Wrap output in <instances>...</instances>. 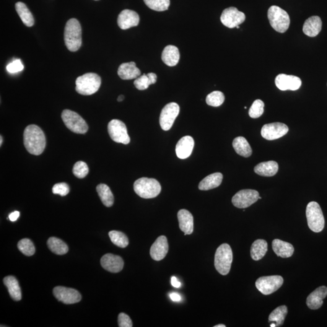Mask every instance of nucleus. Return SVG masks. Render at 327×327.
<instances>
[{"label":"nucleus","mask_w":327,"mask_h":327,"mask_svg":"<svg viewBox=\"0 0 327 327\" xmlns=\"http://www.w3.org/2000/svg\"><path fill=\"white\" fill-rule=\"evenodd\" d=\"M24 144L30 154L40 155L44 152L46 145L45 135L40 127L32 124L24 132Z\"/></svg>","instance_id":"1"},{"label":"nucleus","mask_w":327,"mask_h":327,"mask_svg":"<svg viewBox=\"0 0 327 327\" xmlns=\"http://www.w3.org/2000/svg\"><path fill=\"white\" fill-rule=\"evenodd\" d=\"M64 42L67 48L71 52H76L82 44V27L79 21L72 18L67 22L64 29Z\"/></svg>","instance_id":"2"},{"label":"nucleus","mask_w":327,"mask_h":327,"mask_svg":"<svg viewBox=\"0 0 327 327\" xmlns=\"http://www.w3.org/2000/svg\"><path fill=\"white\" fill-rule=\"evenodd\" d=\"M134 191L141 198H154L159 195L162 191V186L155 179L141 178L135 182Z\"/></svg>","instance_id":"3"},{"label":"nucleus","mask_w":327,"mask_h":327,"mask_svg":"<svg viewBox=\"0 0 327 327\" xmlns=\"http://www.w3.org/2000/svg\"><path fill=\"white\" fill-rule=\"evenodd\" d=\"M101 84L99 75L94 73H87L77 78L76 91L82 95H93L99 90Z\"/></svg>","instance_id":"4"},{"label":"nucleus","mask_w":327,"mask_h":327,"mask_svg":"<svg viewBox=\"0 0 327 327\" xmlns=\"http://www.w3.org/2000/svg\"><path fill=\"white\" fill-rule=\"evenodd\" d=\"M268 18L271 27L277 32L284 33L289 28V15L284 9L277 6H272L268 10Z\"/></svg>","instance_id":"5"},{"label":"nucleus","mask_w":327,"mask_h":327,"mask_svg":"<svg viewBox=\"0 0 327 327\" xmlns=\"http://www.w3.org/2000/svg\"><path fill=\"white\" fill-rule=\"evenodd\" d=\"M233 261V252L230 246L223 244L218 248L215 256V267L217 271L222 275L229 272Z\"/></svg>","instance_id":"6"},{"label":"nucleus","mask_w":327,"mask_h":327,"mask_svg":"<svg viewBox=\"0 0 327 327\" xmlns=\"http://www.w3.org/2000/svg\"><path fill=\"white\" fill-rule=\"evenodd\" d=\"M308 225L311 230L319 233L323 230L325 225V219L320 206L317 202H309L306 209Z\"/></svg>","instance_id":"7"},{"label":"nucleus","mask_w":327,"mask_h":327,"mask_svg":"<svg viewBox=\"0 0 327 327\" xmlns=\"http://www.w3.org/2000/svg\"><path fill=\"white\" fill-rule=\"evenodd\" d=\"M61 117L65 125L74 133L84 134L89 129L84 119L74 111L66 109L62 113Z\"/></svg>","instance_id":"8"},{"label":"nucleus","mask_w":327,"mask_h":327,"mask_svg":"<svg viewBox=\"0 0 327 327\" xmlns=\"http://www.w3.org/2000/svg\"><path fill=\"white\" fill-rule=\"evenodd\" d=\"M284 279L281 276H263L259 277L256 281V287L259 292L264 295H269L276 292L281 287Z\"/></svg>","instance_id":"9"},{"label":"nucleus","mask_w":327,"mask_h":327,"mask_svg":"<svg viewBox=\"0 0 327 327\" xmlns=\"http://www.w3.org/2000/svg\"><path fill=\"white\" fill-rule=\"evenodd\" d=\"M108 132L113 141L128 144L131 141L126 124L118 119H112L108 124Z\"/></svg>","instance_id":"10"},{"label":"nucleus","mask_w":327,"mask_h":327,"mask_svg":"<svg viewBox=\"0 0 327 327\" xmlns=\"http://www.w3.org/2000/svg\"><path fill=\"white\" fill-rule=\"evenodd\" d=\"M258 191L251 189H245L236 193L233 197L232 201L233 206L238 209H246L255 203L259 199Z\"/></svg>","instance_id":"11"},{"label":"nucleus","mask_w":327,"mask_h":327,"mask_svg":"<svg viewBox=\"0 0 327 327\" xmlns=\"http://www.w3.org/2000/svg\"><path fill=\"white\" fill-rule=\"evenodd\" d=\"M180 106L175 103H168L163 109L160 115V123L164 131H169L172 128L174 121L180 113Z\"/></svg>","instance_id":"12"},{"label":"nucleus","mask_w":327,"mask_h":327,"mask_svg":"<svg viewBox=\"0 0 327 327\" xmlns=\"http://www.w3.org/2000/svg\"><path fill=\"white\" fill-rule=\"evenodd\" d=\"M245 20V15L239 11L235 7H230L223 10L220 21L223 25L228 28H234L242 24Z\"/></svg>","instance_id":"13"},{"label":"nucleus","mask_w":327,"mask_h":327,"mask_svg":"<svg viewBox=\"0 0 327 327\" xmlns=\"http://www.w3.org/2000/svg\"><path fill=\"white\" fill-rule=\"evenodd\" d=\"M289 132V127L285 124L273 123L265 124L261 129V136L267 140H274L284 136Z\"/></svg>","instance_id":"14"},{"label":"nucleus","mask_w":327,"mask_h":327,"mask_svg":"<svg viewBox=\"0 0 327 327\" xmlns=\"http://www.w3.org/2000/svg\"><path fill=\"white\" fill-rule=\"evenodd\" d=\"M54 295L57 300L66 304H74L82 300L80 293L71 288L56 287L54 289Z\"/></svg>","instance_id":"15"},{"label":"nucleus","mask_w":327,"mask_h":327,"mask_svg":"<svg viewBox=\"0 0 327 327\" xmlns=\"http://www.w3.org/2000/svg\"><path fill=\"white\" fill-rule=\"evenodd\" d=\"M275 84L279 90L294 91L300 89L302 82L299 77L282 74L275 79Z\"/></svg>","instance_id":"16"},{"label":"nucleus","mask_w":327,"mask_h":327,"mask_svg":"<svg viewBox=\"0 0 327 327\" xmlns=\"http://www.w3.org/2000/svg\"><path fill=\"white\" fill-rule=\"evenodd\" d=\"M101 264L106 271L116 273L123 270L124 263L120 256L108 253L101 258Z\"/></svg>","instance_id":"17"},{"label":"nucleus","mask_w":327,"mask_h":327,"mask_svg":"<svg viewBox=\"0 0 327 327\" xmlns=\"http://www.w3.org/2000/svg\"><path fill=\"white\" fill-rule=\"evenodd\" d=\"M168 245L167 238L161 236L157 238L150 248V254L155 261H160L165 258L168 253Z\"/></svg>","instance_id":"18"},{"label":"nucleus","mask_w":327,"mask_h":327,"mask_svg":"<svg viewBox=\"0 0 327 327\" xmlns=\"http://www.w3.org/2000/svg\"><path fill=\"white\" fill-rule=\"evenodd\" d=\"M139 17L134 10L125 9L119 14L118 25L121 29L126 30L139 25Z\"/></svg>","instance_id":"19"},{"label":"nucleus","mask_w":327,"mask_h":327,"mask_svg":"<svg viewBox=\"0 0 327 327\" xmlns=\"http://www.w3.org/2000/svg\"><path fill=\"white\" fill-rule=\"evenodd\" d=\"M327 296V287L321 286L318 288L310 295L307 298V305L311 310H318L323 304V300Z\"/></svg>","instance_id":"20"},{"label":"nucleus","mask_w":327,"mask_h":327,"mask_svg":"<svg viewBox=\"0 0 327 327\" xmlns=\"http://www.w3.org/2000/svg\"><path fill=\"white\" fill-rule=\"evenodd\" d=\"M194 142L193 137L186 136L178 142L176 145V154L180 159H186L191 154L194 147Z\"/></svg>","instance_id":"21"},{"label":"nucleus","mask_w":327,"mask_h":327,"mask_svg":"<svg viewBox=\"0 0 327 327\" xmlns=\"http://www.w3.org/2000/svg\"><path fill=\"white\" fill-rule=\"evenodd\" d=\"M179 225L184 235H191L193 232V217L190 212L185 209L178 213Z\"/></svg>","instance_id":"22"},{"label":"nucleus","mask_w":327,"mask_h":327,"mask_svg":"<svg viewBox=\"0 0 327 327\" xmlns=\"http://www.w3.org/2000/svg\"><path fill=\"white\" fill-rule=\"evenodd\" d=\"M118 74L121 79L124 80L136 79L141 75V71L137 68L136 63H123L119 66Z\"/></svg>","instance_id":"23"},{"label":"nucleus","mask_w":327,"mask_h":327,"mask_svg":"<svg viewBox=\"0 0 327 327\" xmlns=\"http://www.w3.org/2000/svg\"><path fill=\"white\" fill-rule=\"evenodd\" d=\"M322 21L318 16H312L305 21L303 26V32L310 37H315L322 29Z\"/></svg>","instance_id":"24"},{"label":"nucleus","mask_w":327,"mask_h":327,"mask_svg":"<svg viewBox=\"0 0 327 327\" xmlns=\"http://www.w3.org/2000/svg\"><path fill=\"white\" fill-rule=\"evenodd\" d=\"M272 248L277 256L283 258H290L295 251L294 247L291 244L278 239L272 241Z\"/></svg>","instance_id":"25"},{"label":"nucleus","mask_w":327,"mask_h":327,"mask_svg":"<svg viewBox=\"0 0 327 327\" xmlns=\"http://www.w3.org/2000/svg\"><path fill=\"white\" fill-rule=\"evenodd\" d=\"M180 58V52L175 46H166L162 53V60L168 66H176Z\"/></svg>","instance_id":"26"},{"label":"nucleus","mask_w":327,"mask_h":327,"mask_svg":"<svg viewBox=\"0 0 327 327\" xmlns=\"http://www.w3.org/2000/svg\"><path fill=\"white\" fill-rule=\"evenodd\" d=\"M278 164L273 161L258 164L254 168V172L262 176H272L278 171Z\"/></svg>","instance_id":"27"},{"label":"nucleus","mask_w":327,"mask_h":327,"mask_svg":"<svg viewBox=\"0 0 327 327\" xmlns=\"http://www.w3.org/2000/svg\"><path fill=\"white\" fill-rule=\"evenodd\" d=\"M222 173H212L200 182L198 188L201 191H209L217 188L222 183Z\"/></svg>","instance_id":"28"},{"label":"nucleus","mask_w":327,"mask_h":327,"mask_svg":"<svg viewBox=\"0 0 327 327\" xmlns=\"http://www.w3.org/2000/svg\"><path fill=\"white\" fill-rule=\"evenodd\" d=\"M4 284L8 289L10 297L14 300L19 301L22 300V290L19 283L14 276H8L3 279Z\"/></svg>","instance_id":"29"},{"label":"nucleus","mask_w":327,"mask_h":327,"mask_svg":"<svg viewBox=\"0 0 327 327\" xmlns=\"http://www.w3.org/2000/svg\"><path fill=\"white\" fill-rule=\"evenodd\" d=\"M233 147L238 155L248 158L252 154V149L245 137L238 136L233 140Z\"/></svg>","instance_id":"30"},{"label":"nucleus","mask_w":327,"mask_h":327,"mask_svg":"<svg viewBox=\"0 0 327 327\" xmlns=\"http://www.w3.org/2000/svg\"><path fill=\"white\" fill-rule=\"evenodd\" d=\"M15 9L23 23L27 27H33L35 23L34 18L27 5L22 2H18L15 4Z\"/></svg>","instance_id":"31"},{"label":"nucleus","mask_w":327,"mask_h":327,"mask_svg":"<svg viewBox=\"0 0 327 327\" xmlns=\"http://www.w3.org/2000/svg\"><path fill=\"white\" fill-rule=\"evenodd\" d=\"M268 245L266 241L264 240H257L253 243L251 246V257L254 261L260 260L263 258L267 253Z\"/></svg>","instance_id":"32"},{"label":"nucleus","mask_w":327,"mask_h":327,"mask_svg":"<svg viewBox=\"0 0 327 327\" xmlns=\"http://www.w3.org/2000/svg\"><path fill=\"white\" fill-rule=\"evenodd\" d=\"M97 191L105 206L110 207L113 206L114 196L109 186L105 184H101L97 187Z\"/></svg>","instance_id":"33"},{"label":"nucleus","mask_w":327,"mask_h":327,"mask_svg":"<svg viewBox=\"0 0 327 327\" xmlns=\"http://www.w3.org/2000/svg\"><path fill=\"white\" fill-rule=\"evenodd\" d=\"M157 76L154 73L144 74L137 78L135 80L134 85L137 89L144 90L147 89L150 85L154 84L157 82Z\"/></svg>","instance_id":"34"},{"label":"nucleus","mask_w":327,"mask_h":327,"mask_svg":"<svg viewBox=\"0 0 327 327\" xmlns=\"http://www.w3.org/2000/svg\"><path fill=\"white\" fill-rule=\"evenodd\" d=\"M48 247L51 251L58 255H63L68 252V246L64 241L55 237H51L48 241Z\"/></svg>","instance_id":"35"},{"label":"nucleus","mask_w":327,"mask_h":327,"mask_svg":"<svg viewBox=\"0 0 327 327\" xmlns=\"http://www.w3.org/2000/svg\"><path fill=\"white\" fill-rule=\"evenodd\" d=\"M287 307L285 305L280 306L275 309L269 316V323H274L276 327H281L284 323L285 317L287 315Z\"/></svg>","instance_id":"36"},{"label":"nucleus","mask_w":327,"mask_h":327,"mask_svg":"<svg viewBox=\"0 0 327 327\" xmlns=\"http://www.w3.org/2000/svg\"><path fill=\"white\" fill-rule=\"evenodd\" d=\"M111 242L121 248H126L129 245V239L124 233L119 231L113 230L109 233Z\"/></svg>","instance_id":"37"},{"label":"nucleus","mask_w":327,"mask_h":327,"mask_svg":"<svg viewBox=\"0 0 327 327\" xmlns=\"http://www.w3.org/2000/svg\"><path fill=\"white\" fill-rule=\"evenodd\" d=\"M225 96L220 91H214L207 96L206 103L207 105L213 107H219L224 102Z\"/></svg>","instance_id":"38"},{"label":"nucleus","mask_w":327,"mask_h":327,"mask_svg":"<svg viewBox=\"0 0 327 327\" xmlns=\"http://www.w3.org/2000/svg\"><path fill=\"white\" fill-rule=\"evenodd\" d=\"M144 1L150 9L158 12L167 10L170 4V0H144Z\"/></svg>","instance_id":"39"},{"label":"nucleus","mask_w":327,"mask_h":327,"mask_svg":"<svg viewBox=\"0 0 327 327\" xmlns=\"http://www.w3.org/2000/svg\"><path fill=\"white\" fill-rule=\"evenodd\" d=\"M18 248L26 256H32L35 252V246L29 239L25 238L20 241L18 244Z\"/></svg>","instance_id":"40"},{"label":"nucleus","mask_w":327,"mask_h":327,"mask_svg":"<svg viewBox=\"0 0 327 327\" xmlns=\"http://www.w3.org/2000/svg\"><path fill=\"white\" fill-rule=\"evenodd\" d=\"M264 103L261 100L254 101L252 106L249 109V116L252 118H258L263 115L264 111Z\"/></svg>","instance_id":"41"},{"label":"nucleus","mask_w":327,"mask_h":327,"mask_svg":"<svg viewBox=\"0 0 327 327\" xmlns=\"http://www.w3.org/2000/svg\"><path fill=\"white\" fill-rule=\"evenodd\" d=\"M73 173L78 178H84L89 173V167L86 163L79 162L75 164L74 168H73Z\"/></svg>","instance_id":"42"},{"label":"nucleus","mask_w":327,"mask_h":327,"mask_svg":"<svg viewBox=\"0 0 327 327\" xmlns=\"http://www.w3.org/2000/svg\"><path fill=\"white\" fill-rule=\"evenodd\" d=\"M69 191V186L64 183L56 184L53 188L54 194H59L61 196H66Z\"/></svg>","instance_id":"43"},{"label":"nucleus","mask_w":327,"mask_h":327,"mask_svg":"<svg viewBox=\"0 0 327 327\" xmlns=\"http://www.w3.org/2000/svg\"><path fill=\"white\" fill-rule=\"evenodd\" d=\"M23 69H24V66L19 59H15L12 63L7 65L6 67L7 71L10 74H15V73L22 71Z\"/></svg>","instance_id":"44"},{"label":"nucleus","mask_w":327,"mask_h":327,"mask_svg":"<svg viewBox=\"0 0 327 327\" xmlns=\"http://www.w3.org/2000/svg\"><path fill=\"white\" fill-rule=\"evenodd\" d=\"M118 326L119 327H132L133 324L131 319L128 315L124 313H121L118 315Z\"/></svg>","instance_id":"45"},{"label":"nucleus","mask_w":327,"mask_h":327,"mask_svg":"<svg viewBox=\"0 0 327 327\" xmlns=\"http://www.w3.org/2000/svg\"><path fill=\"white\" fill-rule=\"evenodd\" d=\"M20 215V214L19 212L15 211L12 212L9 215V219L12 222L16 221V220L18 219V218H19Z\"/></svg>","instance_id":"46"},{"label":"nucleus","mask_w":327,"mask_h":327,"mask_svg":"<svg viewBox=\"0 0 327 327\" xmlns=\"http://www.w3.org/2000/svg\"><path fill=\"white\" fill-rule=\"evenodd\" d=\"M170 298L174 302H180L181 300V296L177 293H170Z\"/></svg>","instance_id":"47"},{"label":"nucleus","mask_w":327,"mask_h":327,"mask_svg":"<svg viewBox=\"0 0 327 327\" xmlns=\"http://www.w3.org/2000/svg\"><path fill=\"white\" fill-rule=\"evenodd\" d=\"M171 282L174 287L180 288L181 285V283L178 281V279L175 276H172L171 279Z\"/></svg>","instance_id":"48"},{"label":"nucleus","mask_w":327,"mask_h":327,"mask_svg":"<svg viewBox=\"0 0 327 327\" xmlns=\"http://www.w3.org/2000/svg\"><path fill=\"white\" fill-rule=\"evenodd\" d=\"M124 100V95H119L117 100L118 101H119V102H121V101H123Z\"/></svg>","instance_id":"49"},{"label":"nucleus","mask_w":327,"mask_h":327,"mask_svg":"<svg viewBox=\"0 0 327 327\" xmlns=\"http://www.w3.org/2000/svg\"><path fill=\"white\" fill-rule=\"evenodd\" d=\"M225 327L226 326L224 325V324H219V325H217L214 326V327Z\"/></svg>","instance_id":"50"},{"label":"nucleus","mask_w":327,"mask_h":327,"mask_svg":"<svg viewBox=\"0 0 327 327\" xmlns=\"http://www.w3.org/2000/svg\"><path fill=\"white\" fill-rule=\"evenodd\" d=\"M271 326V327H276V324H275L274 323L271 324V326Z\"/></svg>","instance_id":"51"},{"label":"nucleus","mask_w":327,"mask_h":327,"mask_svg":"<svg viewBox=\"0 0 327 327\" xmlns=\"http://www.w3.org/2000/svg\"><path fill=\"white\" fill-rule=\"evenodd\" d=\"M0 139H1V140H0V141H1V142H0V145H2V137L1 136V137H0Z\"/></svg>","instance_id":"52"},{"label":"nucleus","mask_w":327,"mask_h":327,"mask_svg":"<svg viewBox=\"0 0 327 327\" xmlns=\"http://www.w3.org/2000/svg\"><path fill=\"white\" fill-rule=\"evenodd\" d=\"M236 28H240V27H239V26H238V27H236Z\"/></svg>","instance_id":"53"},{"label":"nucleus","mask_w":327,"mask_h":327,"mask_svg":"<svg viewBox=\"0 0 327 327\" xmlns=\"http://www.w3.org/2000/svg\"><path fill=\"white\" fill-rule=\"evenodd\" d=\"M262 199L261 197V196H259V199Z\"/></svg>","instance_id":"54"}]
</instances>
